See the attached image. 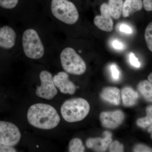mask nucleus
<instances>
[{
    "instance_id": "f257e3e1",
    "label": "nucleus",
    "mask_w": 152,
    "mask_h": 152,
    "mask_svg": "<svg viewBox=\"0 0 152 152\" xmlns=\"http://www.w3.org/2000/svg\"><path fill=\"white\" fill-rule=\"evenodd\" d=\"M19 53L30 60L37 61L49 54L56 53L59 42L56 31L44 13L37 18L20 25Z\"/></svg>"
},
{
    "instance_id": "f03ea898",
    "label": "nucleus",
    "mask_w": 152,
    "mask_h": 152,
    "mask_svg": "<svg viewBox=\"0 0 152 152\" xmlns=\"http://www.w3.org/2000/svg\"><path fill=\"white\" fill-rule=\"evenodd\" d=\"M56 32L65 26H72L79 21L80 14L75 4L66 0H51L49 8L43 11Z\"/></svg>"
},
{
    "instance_id": "7ed1b4c3",
    "label": "nucleus",
    "mask_w": 152,
    "mask_h": 152,
    "mask_svg": "<svg viewBox=\"0 0 152 152\" xmlns=\"http://www.w3.org/2000/svg\"><path fill=\"white\" fill-rule=\"evenodd\" d=\"M27 119L29 124L34 127L50 130L58 126L60 117L53 106L43 103L34 104L28 110Z\"/></svg>"
},
{
    "instance_id": "20e7f679",
    "label": "nucleus",
    "mask_w": 152,
    "mask_h": 152,
    "mask_svg": "<svg viewBox=\"0 0 152 152\" xmlns=\"http://www.w3.org/2000/svg\"><path fill=\"white\" fill-rule=\"evenodd\" d=\"M20 30L18 25L0 23V58L19 53Z\"/></svg>"
},
{
    "instance_id": "39448f33",
    "label": "nucleus",
    "mask_w": 152,
    "mask_h": 152,
    "mask_svg": "<svg viewBox=\"0 0 152 152\" xmlns=\"http://www.w3.org/2000/svg\"><path fill=\"white\" fill-rule=\"evenodd\" d=\"M0 17L9 23L21 25L38 17H34L20 5V0H0Z\"/></svg>"
},
{
    "instance_id": "423d86ee",
    "label": "nucleus",
    "mask_w": 152,
    "mask_h": 152,
    "mask_svg": "<svg viewBox=\"0 0 152 152\" xmlns=\"http://www.w3.org/2000/svg\"><path fill=\"white\" fill-rule=\"evenodd\" d=\"M57 53L59 54L61 65L66 72L75 75H81L85 73L86 65L75 48L69 46H62L59 43Z\"/></svg>"
},
{
    "instance_id": "0eeeda50",
    "label": "nucleus",
    "mask_w": 152,
    "mask_h": 152,
    "mask_svg": "<svg viewBox=\"0 0 152 152\" xmlns=\"http://www.w3.org/2000/svg\"><path fill=\"white\" fill-rule=\"evenodd\" d=\"M90 110L88 102L85 99L78 98L65 101L61 107V111L66 121L74 123L83 120Z\"/></svg>"
},
{
    "instance_id": "6e6552de",
    "label": "nucleus",
    "mask_w": 152,
    "mask_h": 152,
    "mask_svg": "<svg viewBox=\"0 0 152 152\" xmlns=\"http://www.w3.org/2000/svg\"><path fill=\"white\" fill-rule=\"evenodd\" d=\"M39 77L41 85L36 90V94L43 99H52L58 94L54 83L53 76L49 71L43 70L40 72Z\"/></svg>"
},
{
    "instance_id": "1a4fd4ad",
    "label": "nucleus",
    "mask_w": 152,
    "mask_h": 152,
    "mask_svg": "<svg viewBox=\"0 0 152 152\" xmlns=\"http://www.w3.org/2000/svg\"><path fill=\"white\" fill-rule=\"evenodd\" d=\"M21 133L13 123L0 121V143L14 147L20 140Z\"/></svg>"
},
{
    "instance_id": "9d476101",
    "label": "nucleus",
    "mask_w": 152,
    "mask_h": 152,
    "mask_svg": "<svg viewBox=\"0 0 152 152\" xmlns=\"http://www.w3.org/2000/svg\"><path fill=\"white\" fill-rule=\"evenodd\" d=\"M125 117L124 114L121 110L103 112L100 115V120L105 128L115 129L122 124Z\"/></svg>"
},
{
    "instance_id": "9b49d317",
    "label": "nucleus",
    "mask_w": 152,
    "mask_h": 152,
    "mask_svg": "<svg viewBox=\"0 0 152 152\" xmlns=\"http://www.w3.org/2000/svg\"><path fill=\"white\" fill-rule=\"evenodd\" d=\"M100 15L96 16L94 23L99 29L104 31L111 32L113 28V22L109 12L108 6L103 3L100 7Z\"/></svg>"
},
{
    "instance_id": "f8f14e48",
    "label": "nucleus",
    "mask_w": 152,
    "mask_h": 152,
    "mask_svg": "<svg viewBox=\"0 0 152 152\" xmlns=\"http://www.w3.org/2000/svg\"><path fill=\"white\" fill-rule=\"evenodd\" d=\"M53 81L56 87L64 94L73 95L75 93L76 87L69 79V76L65 72H60L53 76Z\"/></svg>"
},
{
    "instance_id": "ddd939ff",
    "label": "nucleus",
    "mask_w": 152,
    "mask_h": 152,
    "mask_svg": "<svg viewBox=\"0 0 152 152\" xmlns=\"http://www.w3.org/2000/svg\"><path fill=\"white\" fill-rule=\"evenodd\" d=\"M104 138L96 137L88 139L86 142L87 147L95 151H105L111 143L112 134L110 132L106 131L104 132Z\"/></svg>"
},
{
    "instance_id": "4468645a",
    "label": "nucleus",
    "mask_w": 152,
    "mask_h": 152,
    "mask_svg": "<svg viewBox=\"0 0 152 152\" xmlns=\"http://www.w3.org/2000/svg\"><path fill=\"white\" fill-rule=\"evenodd\" d=\"M100 96L104 100L115 105L120 104V91L116 87H107L104 88L101 93Z\"/></svg>"
},
{
    "instance_id": "2eb2a0df",
    "label": "nucleus",
    "mask_w": 152,
    "mask_h": 152,
    "mask_svg": "<svg viewBox=\"0 0 152 152\" xmlns=\"http://www.w3.org/2000/svg\"><path fill=\"white\" fill-rule=\"evenodd\" d=\"M121 95L123 104L127 107L134 105L139 98L138 93L130 87L123 88Z\"/></svg>"
},
{
    "instance_id": "dca6fc26",
    "label": "nucleus",
    "mask_w": 152,
    "mask_h": 152,
    "mask_svg": "<svg viewBox=\"0 0 152 152\" xmlns=\"http://www.w3.org/2000/svg\"><path fill=\"white\" fill-rule=\"evenodd\" d=\"M142 0H126L123 5V16L127 18L136 12L142 9Z\"/></svg>"
},
{
    "instance_id": "f3484780",
    "label": "nucleus",
    "mask_w": 152,
    "mask_h": 152,
    "mask_svg": "<svg viewBox=\"0 0 152 152\" xmlns=\"http://www.w3.org/2000/svg\"><path fill=\"white\" fill-rule=\"evenodd\" d=\"M137 89L147 102L152 103V84L149 81L144 80L139 83Z\"/></svg>"
},
{
    "instance_id": "a211bd4d",
    "label": "nucleus",
    "mask_w": 152,
    "mask_h": 152,
    "mask_svg": "<svg viewBox=\"0 0 152 152\" xmlns=\"http://www.w3.org/2000/svg\"><path fill=\"white\" fill-rule=\"evenodd\" d=\"M123 5V0H109L108 6L112 18L116 20L120 18L122 13Z\"/></svg>"
},
{
    "instance_id": "6ab92c4d",
    "label": "nucleus",
    "mask_w": 152,
    "mask_h": 152,
    "mask_svg": "<svg viewBox=\"0 0 152 152\" xmlns=\"http://www.w3.org/2000/svg\"><path fill=\"white\" fill-rule=\"evenodd\" d=\"M146 111V117L139 118L137 121V126L143 129L150 126L152 125V105L147 107Z\"/></svg>"
},
{
    "instance_id": "aec40b11",
    "label": "nucleus",
    "mask_w": 152,
    "mask_h": 152,
    "mask_svg": "<svg viewBox=\"0 0 152 152\" xmlns=\"http://www.w3.org/2000/svg\"><path fill=\"white\" fill-rule=\"evenodd\" d=\"M69 150L70 152H83L85 151V147L80 139L75 138L70 142Z\"/></svg>"
},
{
    "instance_id": "412c9836",
    "label": "nucleus",
    "mask_w": 152,
    "mask_h": 152,
    "mask_svg": "<svg viewBox=\"0 0 152 152\" xmlns=\"http://www.w3.org/2000/svg\"><path fill=\"white\" fill-rule=\"evenodd\" d=\"M145 37L148 48L152 53V21L147 26L145 31Z\"/></svg>"
},
{
    "instance_id": "4be33fe9",
    "label": "nucleus",
    "mask_w": 152,
    "mask_h": 152,
    "mask_svg": "<svg viewBox=\"0 0 152 152\" xmlns=\"http://www.w3.org/2000/svg\"><path fill=\"white\" fill-rule=\"evenodd\" d=\"M110 152H121L124 151V146L123 144L115 141L110 144Z\"/></svg>"
},
{
    "instance_id": "5701e85b",
    "label": "nucleus",
    "mask_w": 152,
    "mask_h": 152,
    "mask_svg": "<svg viewBox=\"0 0 152 152\" xmlns=\"http://www.w3.org/2000/svg\"><path fill=\"white\" fill-rule=\"evenodd\" d=\"M133 151L135 152H152V149L143 144H137L133 149Z\"/></svg>"
},
{
    "instance_id": "b1692460",
    "label": "nucleus",
    "mask_w": 152,
    "mask_h": 152,
    "mask_svg": "<svg viewBox=\"0 0 152 152\" xmlns=\"http://www.w3.org/2000/svg\"><path fill=\"white\" fill-rule=\"evenodd\" d=\"M129 61L131 64L133 66L137 68H139L140 67V63L138 59L132 52L130 53L129 55Z\"/></svg>"
},
{
    "instance_id": "393cba45",
    "label": "nucleus",
    "mask_w": 152,
    "mask_h": 152,
    "mask_svg": "<svg viewBox=\"0 0 152 152\" xmlns=\"http://www.w3.org/2000/svg\"><path fill=\"white\" fill-rule=\"evenodd\" d=\"M110 71L113 78L115 80H118L119 79L120 73L119 71L115 64H113L110 66Z\"/></svg>"
},
{
    "instance_id": "a878e982",
    "label": "nucleus",
    "mask_w": 152,
    "mask_h": 152,
    "mask_svg": "<svg viewBox=\"0 0 152 152\" xmlns=\"http://www.w3.org/2000/svg\"><path fill=\"white\" fill-rule=\"evenodd\" d=\"M112 47L117 50H123L125 48L124 44L118 39H114L111 42Z\"/></svg>"
},
{
    "instance_id": "bb28decb",
    "label": "nucleus",
    "mask_w": 152,
    "mask_h": 152,
    "mask_svg": "<svg viewBox=\"0 0 152 152\" xmlns=\"http://www.w3.org/2000/svg\"><path fill=\"white\" fill-rule=\"evenodd\" d=\"M119 30L121 32L125 34H132L133 30L132 28L129 25L126 24H121L119 26Z\"/></svg>"
},
{
    "instance_id": "cd10ccee",
    "label": "nucleus",
    "mask_w": 152,
    "mask_h": 152,
    "mask_svg": "<svg viewBox=\"0 0 152 152\" xmlns=\"http://www.w3.org/2000/svg\"><path fill=\"white\" fill-rule=\"evenodd\" d=\"M143 6L146 11H152V0H143Z\"/></svg>"
},
{
    "instance_id": "c85d7f7f",
    "label": "nucleus",
    "mask_w": 152,
    "mask_h": 152,
    "mask_svg": "<svg viewBox=\"0 0 152 152\" xmlns=\"http://www.w3.org/2000/svg\"><path fill=\"white\" fill-rule=\"evenodd\" d=\"M148 132L151 134V138L152 140V125H151L149 127V128H148Z\"/></svg>"
},
{
    "instance_id": "c756f323",
    "label": "nucleus",
    "mask_w": 152,
    "mask_h": 152,
    "mask_svg": "<svg viewBox=\"0 0 152 152\" xmlns=\"http://www.w3.org/2000/svg\"><path fill=\"white\" fill-rule=\"evenodd\" d=\"M148 80L149 81L151 82L152 84V72L149 75L148 77Z\"/></svg>"
},
{
    "instance_id": "7c9ffc66",
    "label": "nucleus",
    "mask_w": 152,
    "mask_h": 152,
    "mask_svg": "<svg viewBox=\"0 0 152 152\" xmlns=\"http://www.w3.org/2000/svg\"><path fill=\"white\" fill-rule=\"evenodd\" d=\"M66 1H69V0H66Z\"/></svg>"
}]
</instances>
